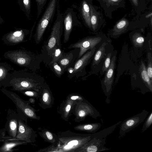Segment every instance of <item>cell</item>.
Listing matches in <instances>:
<instances>
[{"mask_svg": "<svg viewBox=\"0 0 152 152\" xmlns=\"http://www.w3.org/2000/svg\"><path fill=\"white\" fill-rule=\"evenodd\" d=\"M101 127V124L100 123H87L76 126L74 127V129L76 130L92 134L96 132Z\"/></svg>", "mask_w": 152, "mask_h": 152, "instance_id": "obj_23", "label": "cell"}, {"mask_svg": "<svg viewBox=\"0 0 152 152\" xmlns=\"http://www.w3.org/2000/svg\"><path fill=\"white\" fill-rule=\"evenodd\" d=\"M112 50V45L109 40L107 39L102 43L95 52L88 74L84 77L83 80H85L92 74L98 75L102 67L107 54Z\"/></svg>", "mask_w": 152, "mask_h": 152, "instance_id": "obj_7", "label": "cell"}, {"mask_svg": "<svg viewBox=\"0 0 152 152\" xmlns=\"http://www.w3.org/2000/svg\"><path fill=\"white\" fill-rule=\"evenodd\" d=\"M22 35V31H17L14 32L12 34V38L13 39L21 38Z\"/></svg>", "mask_w": 152, "mask_h": 152, "instance_id": "obj_39", "label": "cell"}, {"mask_svg": "<svg viewBox=\"0 0 152 152\" xmlns=\"http://www.w3.org/2000/svg\"><path fill=\"white\" fill-rule=\"evenodd\" d=\"M37 6V19L41 15L43 7L45 5L48 0H35Z\"/></svg>", "mask_w": 152, "mask_h": 152, "instance_id": "obj_35", "label": "cell"}, {"mask_svg": "<svg viewBox=\"0 0 152 152\" xmlns=\"http://www.w3.org/2000/svg\"><path fill=\"white\" fill-rule=\"evenodd\" d=\"M89 1V0H81L80 4L79 10L80 17L84 23L92 31Z\"/></svg>", "mask_w": 152, "mask_h": 152, "instance_id": "obj_21", "label": "cell"}, {"mask_svg": "<svg viewBox=\"0 0 152 152\" xmlns=\"http://www.w3.org/2000/svg\"><path fill=\"white\" fill-rule=\"evenodd\" d=\"M64 53V51L62 50L61 47H58L56 48L51 56L52 59L49 64L53 62H57L63 57Z\"/></svg>", "mask_w": 152, "mask_h": 152, "instance_id": "obj_30", "label": "cell"}, {"mask_svg": "<svg viewBox=\"0 0 152 152\" xmlns=\"http://www.w3.org/2000/svg\"><path fill=\"white\" fill-rule=\"evenodd\" d=\"M39 134L45 141L55 145H57L58 142L57 135L45 129L39 132Z\"/></svg>", "mask_w": 152, "mask_h": 152, "instance_id": "obj_25", "label": "cell"}, {"mask_svg": "<svg viewBox=\"0 0 152 152\" xmlns=\"http://www.w3.org/2000/svg\"><path fill=\"white\" fill-rule=\"evenodd\" d=\"M93 0H89L90 9V21L92 31L94 32L98 31L104 25L105 20L102 12L97 10V7L93 5Z\"/></svg>", "mask_w": 152, "mask_h": 152, "instance_id": "obj_15", "label": "cell"}, {"mask_svg": "<svg viewBox=\"0 0 152 152\" xmlns=\"http://www.w3.org/2000/svg\"><path fill=\"white\" fill-rule=\"evenodd\" d=\"M107 39L105 35L102 34L94 36H88L71 44L67 48H79L80 50L78 58H79L88 50L94 48L97 49L102 43Z\"/></svg>", "mask_w": 152, "mask_h": 152, "instance_id": "obj_6", "label": "cell"}, {"mask_svg": "<svg viewBox=\"0 0 152 152\" xmlns=\"http://www.w3.org/2000/svg\"><path fill=\"white\" fill-rule=\"evenodd\" d=\"M18 117L17 112L9 109L7 116V122L4 129L7 132L9 136L14 139H16Z\"/></svg>", "mask_w": 152, "mask_h": 152, "instance_id": "obj_16", "label": "cell"}, {"mask_svg": "<svg viewBox=\"0 0 152 152\" xmlns=\"http://www.w3.org/2000/svg\"><path fill=\"white\" fill-rule=\"evenodd\" d=\"M149 23V20L142 15L139 17H136L130 21L127 18V14H125L109 30L108 34L111 37L116 38L129 30L145 26V24L148 25Z\"/></svg>", "mask_w": 152, "mask_h": 152, "instance_id": "obj_2", "label": "cell"}, {"mask_svg": "<svg viewBox=\"0 0 152 152\" xmlns=\"http://www.w3.org/2000/svg\"><path fill=\"white\" fill-rule=\"evenodd\" d=\"M76 101L66 98L60 104L58 112L65 121H68L69 117L72 114L73 108Z\"/></svg>", "mask_w": 152, "mask_h": 152, "instance_id": "obj_20", "label": "cell"}, {"mask_svg": "<svg viewBox=\"0 0 152 152\" xmlns=\"http://www.w3.org/2000/svg\"><path fill=\"white\" fill-rule=\"evenodd\" d=\"M139 71L141 79L149 92L152 93V80L149 77L145 65L142 61H141Z\"/></svg>", "mask_w": 152, "mask_h": 152, "instance_id": "obj_24", "label": "cell"}, {"mask_svg": "<svg viewBox=\"0 0 152 152\" xmlns=\"http://www.w3.org/2000/svg\"><path fill=\"white\" fill-rule=\"evenodd\" d=\"M66 98L70 99L75 101H81L86 99L83 96L77 94H70Z\"/></svg>", "mask_w": 152, "mask_h": 152, "instance_id": "obj_37", "label": "cell"}, {"mask_svg": "<svg viewBox=\"0 0 152 152\" xmlns=\"http://www.w3.org/2000/svg\"><path fill=\"white\" fill-rule=\"evenodd\" d=\"M148 64L146 70L150 78L152 80V56L150 52H148L147 54Z\"/></svg>", "mask_w": 152, "mask_h": 152, "instance_id": "obj_34", "label": "cell"}, {"mask_svg": "<svg viewBox=\"0 0 152 152\" xmlns=\"http://www.w3.org/2000/svg\"><path fill=\"white\" fill-rule=\"evenodd\" d=\"M40 96L39 104L43 109L51 107L53 104L54 99L48 85L45 82L40 89Z\"/></svg>", "mask_w": 152, "mask_h": 152, "instance_id": "obj_18", "label": "cell"}, {"mask_svg": "<svg viewBox=\"0 0 152 152\" xmlns=\"http://www.w3.org/2000/svg\"><path fill=\"white\" fill-rule=\"evenodd\" d=\"M131 5L136 13L137 17H139L142 12L144 11L141 5L140 0H129Z\"/></svg>", "mask_w": 152, "mask_h": 152, "instance_id": "obj_32", "label": "cell"}, {"mask_svg": "<svg viewBox=\"0 0 152 152\" xmlns=\"http://www.w3.org/2000/svg\"><path fill=\"white\" fill-rule=\"evenodd\" d=\"M72 113L75 117L74 120L77 122L84 120L88 116L95 119L100 116V113L86 99L76 101L74 106Z\"/></svg>", "mask_w": 152, "mask_h": 152, "instance_id": "obj_8", "label": "cell"}, {"mask_svg": "<svg viewBox=\"0 0 152 152\" xmlns=\"http://www.w3.org/2000/svg\"><path fill=\"white\" fill-rule=\"evenodd\" d=\"M3 69H1L0 68V77H1L3 74Z\"/></svg>", "mask_w": 152, "mask_h": 152, "instance_id": "obj_42", "label": "cell"}, {"mask_svg": "<svg viewBox=\"0 0 152 152\" xmlns=\"http://www.w3.org/2000/svg\"><path fill=\"white\" fill-rule=\"evenodd\" d=\"M18 125L16 139L32 143L36 142L37 136L35 132L18 115Z\"/></svg>", "mask_w": 152, "mask_h": 152, "instance_id": "obj_13", "label": "cell"}, {"mask_svg": "<svg viewBox=\"0 0 152 152\" xmlns=\"http://www.w3.org/2000/svg\"><path fill=\"white\" fill-rule=\"evenodd\" d=\"M106 138L100 140L94 137L74 152H98L108 150L109 148L104 146L106 144Z\"/></svg>", "mask_w": 152, "mask_h": 152, "instance_id": "obj_14", "label": "cell"}, {"mask_svg": "<svg viewBox=\"0 0 152 152\" xmlns=\"http://www.w3.org/2000/svg\"><path fill=\"white\" fill-rule=\"evenodd\" d=\"M57 137L60 152H74L91 139V133H76L69 130L59 133Z\"/></svg>", "mask_w": 152, "mask_h": 152, "instance_id": "obj_1", "label": "cell"}, {"mask_svg": "<svg viewBox=\"0 0 152 152\" xmlns=\"http://www.w3.org/2000/svg\"><path fill=\"white\" fill-rule=\"evenodd\" d=\"M51 69L53 72L57 77H60L64 73L61 67L56 62H53L49 64Z\"/></svg>", "mask_w": 152, "mask_h": 152, "instance_id": "obj_31", "label": "cell"}, {"mask_svg": "<svg viewBox=\"0 0 152 152\" xmlns=\"http://www.w3.org/2000/svg\"><path fill=\"white\" fill-rule=\"evenodd\" d=\"M2 92L14 103L18 115L26 123L28 118L38 120L40 119V117L36 113L37 110L30 105V103L28 101L24 100L15 93L8 91L4 89Z\"/></svg>", "mask_w": 152, "mask_h": 152, "instance_id": "obj_3", "label": "cell"}, {"mask_svg": "<svg viewBox=\"0 0 152 152\" xmlns=\"http://www.w3.org/2000/svg\"><path fill=\"white\" fill-rule=\"evenodd\" d=\"M65 0L67 1V0Z\"/></svg>", "mask_w": 152, "mask_h": 152, "instance_id": "obj_43", "label": "cell"}, {"mask_svg": "<svg viewBox=\"0 0 152 152\" xmlns=\"http://www.w3.org/2000/svg\"><path fill=\"white\" fill-rule=\"evenodd\" d=\"M122 121H119L113 125L98 132L91 134V139L95 137L97 139L102 140L106 137L107 136L113 132L115 128L118 125L121 124Z\"/></svg>", "mask_w": 152, "mask_h": 152, "instance_id": "obj_26", "label": "cell"}, {"mask_svg": "<svg viewBox=\"0 0 152 152\" xmlns=\"http://www.w3.org/2000/svg\"><path fill=\"white\" fill-rule=\"evenodd\" d=\"M152 124V111L151 112L145 120L142 128L141 132H143L148 129Z\"/></svg>", "mask_w": 152, "mask_h": 152, "instance_id": "obj_36", "label": "cell"}, {"mask_svg": "<svg viewBox=\"0 0 152 152\" xmlns=\"http://www.w3.org/2000/svg\"><path fill=\"white\" fill-rule=\"evenodd\" d=\"M63 16L64 42L66 43L69 41L73 27L81 24L78 19L76 13L72 8H68L63 15Z\"/></svg>", "mask_w": 152, "mask_h": 152, "instance_id": "obj_12", "label": "cell"}, {"mask_svg": "<svg viewBox=\"0 0 152 152\" xmlns=\"http://www.w3.org/2000/svg\"><path fill=\"white\" fill-rule=\"evenodd\" d=\"M63 25V15L60 12L58 6L57 9L56 18L46 46L47 53L50 57L56 48L61 47V39L62 34Z\"/></svg>", "mask_w": 152, "mask_h": 152, "instance_id": "obj_4", "label": "cell"}, {"mask_svg": "<svg viewBox=\"0 0 152 152\" xmlns=\"http://www.w3.org/2000/svg\"><path fill=\"white\" fill-rule=\"evenodd\" d=\"M131 40L134 46L137 48H141L145 42L144 37L139 30L133 31L131 33Z\"/></svg>", "mask_w": 152, "mask_h": 152, "instance_id": "obj_27", "label": "cell"}, {"mask_svg": "<svg viewBox=\"0 0 152 152\" xmlns=\"http://www.w3.org/2000/svg\"><path fill=\"white\" fill-rule=\"evenodd\" d=\"M59 0H49L48 5L39 21L35 34V40L39 44L50 22L53 19L56 10L59 6Z\"/></svg>", "mask_w": 152, "mask_h": 152, "instance_id": "obj_5", "label": "cell"}, {"mask_svg": "<svg viewBox=\"0 0 152 152\" xmlns=\"http://www.w3.org/2000/svg\"><path fill=\"white\" fill-rule=\"evenodd\" d=\"M52 145L44 149H40L38 152H60L59 149L57 146L53 144Z\"/></svg>", "mask_w": 152, "mask_h": 152, "instance_id": "obj_38", "label": "cell"}, {"mask_svg": "<svg viewBox=\"0 0 152 152\" xmlns=\"http://www.w3.org/2000/svg\"><path fill=\"white\" fill-rule=\"evenodd\" d=\"M28 101L30 103L34 104L35 101V98L31 97L29 99Z\"/></svg>", "mask_w": 152, "mask_h": 152, "instance_id": "obj_41", "label": "cell"}, {"mask_svg": "<svg viewBox=\"0 0 152 152\" xmlns=\"http://www.w3.org/2000/svg\"><path fill=\"white\" fill-rule=\"evenodd\" d=\"M149 112L145 110L133 116L122 121L119 130L120 137H123L126 133L138 126L145 120Z\"/></svg>", "mask_w": 152, "mask_h": 152, "instance_id": "obj_11", "label": "cell"}, {"mask_svg": "<svg viewBox=\"0 0 152 152\" xmlns=\"http://www.w3.org/2000/svg\"><path fill=\"white\" fill-rule=\"evenodd\" d=\"M30 59H25L23 58H19L17 60L18 62L20 64H24L26 63L27 62H30Z\"/></svg>", "mask_w": 152, "mask_h": 152, "instance_id": "obj_40", "label": "cell"}, {"mask_svg": "<svg viewBox=\"0 0 152 152\" xmlns=\"http://www.w3.org/2000/svg\"><path fill=\"white\" fill-rule=\"evenodd\" d=\"M20 92L25 95L36 98L37 99H39L41 95L40 90L39 91L32 90H26Z\"/></svg>", "mask_w": 152, "mask_h": 152, "instance_id": "obj_33", "label": "cell"}, {"mask_svg": "<svg viewBox=\"0 0 152 152\" xmlns=\"http://www.w3.org/2000/svg\"><path fill=\"white\" fill-rule=\"evenodd\" d=\"M99 2L106 17L112 19V13L119 8H124L126 0H95Z\"/></svg>", "mask_w": 152, "mask_h": 152, "instance_id": "obj_17", "label": "cell"}, {"mask_svg": "<svg viewBox=\"0 0 152 152\" xmlns=\"http://www.w3.org/2000/svg\"><path fill=\"white\" fill-rule=\"evenodd\" d=\"M97 49L94 48L89 50L80 58L77 59L72 67V71L68 74V77L69 79L74 77L78 78L80 77H84L86 75V66L90 63Z\"/></svg>", "mask_w": 152, "mask_h": 152, "instance_id": "obj_10", "label": "cell"}, {"mask_svg": "<svg viewBox=\"0 0 152 152\" xmlns=\"http://www.w3.org/2000/svg\"><path fill=\"white\" fill-rule=\"evenodd\" d=\"M114 51L113 49L107 54L104 59L102 67L99 71L100 75L101 76L104 75L108 68L110 64Z\"/></svg>", "mask_w": 152, "mask_h": 152, "instance_id": "obj_29", "label": "cell"}, {"mask_svg": "<svg viewBox=\"0 0 152 152\" xmlns=\"http://www.w3.org/2000/svg\"><path fill=\"white\" fill-rule=\"evenodd\" d=\"M68 52L64 53V56L57 62L64 72L72 67L78 58L80 49L75 48Z\"/></svg>", "mask_w": 152, "mask_h": 152, "instance_id": "obj_19", "label": "cell"}, {"mask_svg": "<svg viewBox=\"0 0 152 152\" xmlns=\"http://www.w3.org/2000/svg\"><path fill=\"white\" fill-rule=\"evenodd\" d=\"M20 8L29 20L31 18V0H17Z\"/></svg>", "mask_w": 152, "mask_h": 152, "instance_id": "obj_28", "label": "cell"}, {"mask_svg": "<svg viewBox=\"0 0 152 152\" xmlns=\"http://www.w3.org/2000/svg\"><path fill=\"white\" fill-rule=\"evenodd\" d=\"M117 54V51H114L110 65L105 73L104 78L101 81L102 89L106 97V102L107 104L110 102V98L112 91Z\"/></svg>", "mask_w": 152, "mask_h": 152, "instance_id": "obj_9", "label": "cell"}, {"mask_svg": "<svg viewBox=\"0 0 152 152\" xmlns=\"http://www.w3.org/2000/svg\"><path fill=\"white\" fill-rule=\"evenodd\" d=\"M2 145L0 147V152H12L17 149L13 148L19 145H26L28 143L23 140L19 139L7 140L3 142Z\"/></svg>", "mask_w": 152, "mask_h": 152, "instance_id": "obj_22", "label": "cell"}]
</instances>
